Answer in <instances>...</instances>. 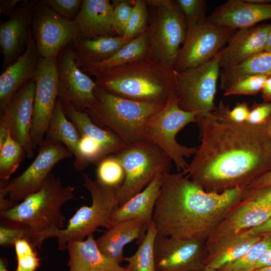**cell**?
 <instances>
[{
  "label": "cell",
  "mask_w": 271,
  "mask_h": 271,
  "mask_svg": "<svg viewBox=\"0 0 271 271\" xmlns=\"http://www.w3.org/2000/svg\"><path fill=\"white\" fill-rule=\"evenodd\" d=\"M198 123L201 143L188 174L206 191L244 188L271 170V140L263 125L219 121L211 113Z\"/></svg>",
  "instance_id": "cell-1"
},
{
  "label": "cell",
  "mask_w": 271,
  "mask_h": 271,
  "mask_svg": "<svg viewBox=\"0 0 271 271\" xmlns=\"http://www.w3.org/2000/svg\"><path fill=\"white\" fill-rule=\"evenodd\" d=\"M245 188L210 192L186 172L164 173L153 219L158 233L180 239L206 240L243 200Z\"/></svg>",
  "instance_id": "cell-2"
},
{
  "label": "cell",
  "mask_w": 271,
  "mask_h": 271,
  "mask_svg": "<svg viewBox=\"0 0 271 271\" xmlns=\"http://www.w3.org/2000/svg\"><path fill=\"white\" fill-rule=\"evenodd\" d=\"M94 76L98 87L125 99L165 105L179 99L177 72L150 58Z\"/></svg>",
  "instance_id": "cell-3"
},
{
  "label": "cell",
  "mask_w": 271,
  "mask_h": 271,
  "mask_svg": "<svg viewBox=\"0 0 271 271\" xmlns=\"http://www.w3.org/2000/svg\"><path fill=\"white\" fill-rule=\"evenodd\" d=\"M74 191L73 187L63 185L60 178L51 173L38 191L1 212V220L27 227L29 241L34 248L40 249L51 233L65 228L61 208L74 198Z\"/></svg>",
  "instance_id": "cell-4"
},
{
  "label": "cell",
  "mask_w": 271,
  "mask_h": 271,
  "mask_svg": "<svg viewBox=\"0 0 271 271\" xmlns=\"http://www.w3.org/2000/svg\"><path fill=\"white\" fill-rule=\"evenodd\" d=\"M97 104L85 110L92 121L99 126H106L117 135L126 146L144 140V126L148 119L166 105L125 99L101 89L94 90Z\"/></svg>",
  "instance_id": "cell-5"
},
{
  "label": "cell",
  "mask_w": 271,
  "mask_h": 271,
  "mask_svg": "<svg viewBox=\"0 0 271 271\" xmlns=\"http://www.w3.org/2000/svg\"><path fill=\"white\" fill-rule=\"evenodd\" d=\"M149 11V58L174 69L188 25L176 0H145Z\"/></svg>",
  "instance_id": "cell-6"
},
{
  "label": "cell",
  "mask_w": 271,
  "mask_h": 271,
  "mask_svg": "<svg viewBox=\"0 0 271 271\" xmlns=\"http://www.w3.org/2000/svg\"><path fill=\"white\" fill-rule=\"evenodd\" d=\"M112 155L125 173L122 184L114 188L118 206L142 191L157 174L169 172L172 162L159 147L146 140L126 146Z\"/></svg>",
  "instance_id": "cell-7"
},
{
  "label": "cell",
  "mask_w": 271,
  "mask_h": 271,
  "mask_svg": "<svg viewBox=\"0 0 271 271\" xmlns=\"http://www.w3.org/2000/svg\"><path fill=\"white\" fill-rule=\"evenodd\" d=\"M82 179L84 187L91 196V205L80 207L66 227L52 232L48 236L57 238L58 249L61 251L66 249L70 241L83 240L99 227L107 228L111 215L118 206L114 188L92 179L87 174H82Z\"/></svg>",
  "instance_id": "cell-8"
},
{
  "label": "cell",
  "mask_w": 271,
  "mask_h": 271,
  "mask_svg": "<svg viewBox=\"0 0 271 271\" xmlns=\"http://www.w3.org/2000/svg\"><path fill=\"white\" fill-rule=\"evenodd\" d=\"M178 101L168 103L151 116L144 126L142 137L159 147L174 162L178 172L188 173L189 165L185 158L195 155L197 148L179 144L176 137L187 124L198 123V120L194 112L180 108Z\"/></svg>",
  "instance_id": "cell-9"
},
{
  "label": "cell",
  "mask_w": 271,
  "mask_h": 271,
  "mask_svg": "<svg viewBox=\"0 0 271 271\" xmlns=\"http://www.w3.org/2000/svg\"><path fill=\"white\" fill-rule=\"evenodd\" d=\"M220 69L218 53L205 63L177 72L179 106L184 110L194 112L198 121L216 107L214 100Z\"/></svg>",
  "instance_id": "cell-10"
},
{
  "label": "cell",
  "mask_w": 271,
  "mask_h": 271,
  "mask_svg": "<svg viewBox=\"0 0 271 271\" xmlns=\"http://www.w3.org/2000/svg\"><path fill=\"white\" fill-rule=\"evenodd\" d=\"M73 156L63 145L44 140L30 166L19 176L8 181L1 180L0 195L19 203L43 185L53 167L60 161Z\"/></svg>",
  "instance_id": "cell-11"
},
{
  "label": "cell",
  "mask_w": 271,
  "mask_h": 271,
  "mask_svg": "<svg viewBox=\"0 0 271 271\" xmlns=\"http://www.w3.org/2000/svg\"><path fill=\"white\" fill-rule=\"evenodd\" d=\"M235 32V30L216 26L208 20L188 25L175 71L182 72L210 61L224 47Z\"/></svg>",
  "instance_id": "cell-12"
},
{
  "label": "cell",
  "mask_w": 271,
  "mask_h": 271,
  "mask_svg": "<svg viewBox=\"0 0 271 271\" xmlns=\"http://www.w3.org/2000/svg\"><path fill=\"white\" fill-rule=\"evenodd\" d=\"M31 30L38 51L45 58L57 57L79 38L73 20L62 17L42 1H34Z\"/></svg>",
  "instance_id": "cell-13"
},
{
  "label": "cell",
  "mask_w": 271,
  "mask_h": 271,
  "mask_svg": "<svg viewBox=\"0 0 271 271\" xmlns=\"http://www.w3.org/2000/svg\"><path fill=\"white\" fill-rule=\"evenodd\" d=\"M34 80L36 88L31 137L35 148L44 140L58 98L57 57H40Z\"/></svg>",
  "instance_id": "cell-14"
},
{
  "label": "cell",
  "mask_w": 271,
  "mask_h": 271,
  "mask_svg": "<svg viewBox=\"0 0 271 271\" xmlns=\"http://www.w3.org/2000/svg\"><path fill=\"white\" fill-rule=\"evenodd\" d=\"M154 253L156 271H201L205 267L206 240L180 239L157 233Z\"/></svg>",
  "instance_id": "cell-15"
},
{
  "label": "cell",
  "mask_w": 271,
  "mask_h": 271,
  "mask_svg": "<svg viewBox=\"0 0 271 271\" xmlns=\"http://www.w3.org/2000/svg\"><path fill=\"white\" fill-rule=\"evenodd\" d=\"M57 71L58 98L61 102H69L80 111L95 107L96 83L76 65L71 44L58 54Z\"/></svg>",
  "instance_id": "cell-16"
},
{
  "label": "cell",
  "mask_w": 271,
  "mask_h": 271,
  "mask_svg": "<svg viewBox=\"0 0 271 271\" xmlns=\"http://www.w3.org/2000/svg\"><path fill=\"white\" fill-rule=\"evenodd\" d=\"M35 88L34 79L26 82L7 106L0 118L7 123L11 137L23 147L29 158L34 156L35 149L31 137Z\"/></svg>",
  "instance_id": "cell-17"
},
{
  "label": "cell",
  "mask_w": 271,
  "mask_h": 271,
  "mask_svg": "<svg viewBox=\"0 0 271 271\" xmlns=\"http://www.w3.org/2000/svg\"><path fill=\"white\" fill-rule=\"evenodd\" d=\"M34 16V1L24 0L9 19L0 25L3 71L25 51Z\"/></svg>",
  "instance_id": "cell-18"
},
{
  "label": "cell",
  "mask_w": 271,
  "mask_h": 271,
  "mask_svg": "<svg viewBox=\"0 0 271 271\" xmlns=\"http://www.w3.org/2000/svg\"><path fill=\"white\" fill-rule=\"evenodd\" d=\"M40 57L31 28L25 51L0 76L1 114L20 88L34 79Z\"/></svg>",
  "instance_id": "cell-19"
},
{
  "label": "cell",
  "mask_w": 271,
  "mask_h": 271,
  "mask_svg": "<svg viewBox=\"0 0 271 271\" xmlns=\"http://www.w3.org/2000/svg\"><path fill=\"white\" fill-rule=\"evenodd\" d=\"M270 19L271 4H256L247 0H229L216 7L207 18L216 26L235 30L251 28Z\"/></svg>",
  "instance_id": "cell-20"
},
{
  "label": "cell",
  "mask_w": 271,
  "mask_h": 271,
  "mask_svg": "<svg viewBox=\"0 0 271 271\" xmlns=\"http://www.w3.org/2000/svg\"><path fill=\"white\" fill-rule=\"evenodd\" d=\"M270 31L271 24L263 23L235 32L227 45L219 52L221 70L238 64L264 51Z\"/></svg>",
  "instance_id": "cell-21"
},
{
  "label": "cell",
  "mask_w": 271,
  "mask_h": 271,
  "mask_svg": "<svg viewBox=\"0 0 271 271\" xmlns=\"http://www.w3.org/2000/svg\"><path fill=\"white\" fill-rule=\"evenodd\" d=\"M150 226L145 222L131 220L111 225L96 239L100 251L112 261L120 264L124 246L136 239L139 245L144 239Z\"/></svg>",
  "instance_id": "cell-22"
},
{
  "label": "cell",
  "mask_w": 271,
  "mask_h": 271,
  "mask_svg": "<svg viewBox=\"0 0 271 271\" xmlns=\"http://www.w3.org/2000/svg\"><path fill=\"white\" fill-rule=\"evenodd\" d=\"M113 5L109 0H83L73 21L79 37L117 36L112 25Z\"/></svg>",
  "instance_id": "cell-23"
},
{
  "label": "cell",
  "mask_w": 271,
  "mask_h": 271,
  "mask_svg": "<svg viewBox=\"0 0 271 271\" xmlns=\"http://www.w3.org/2000/svg\"><path fill=\"white\" fill-rule=\"evenodd\" d=\"M270 216L271 208L244 199L211 232L206 239V243L250 229L262 223Z\"/></svg>",
  "instance_id": "cell-24"
},
{
  "label": "cell",
  "mask_w": 271,
  "mask_h": 271,
  "mask_svg": "<svg viewBox=\"0 0 271 271\" xmlns=\"http://www.w3.org/2000/svg\"><path fill=\"white\" fill-rule=\"evenodd\" d=\"M163 174H157L142 191L123 205L117 206L110 217L109 227L119 222L131 220H142L150 226L160 193Z\"/></svg>",
  "instance_id": "cell-25"
},
{
  "label": "cell",
  "mask_w": 271,
  "mask_h": 271,
  "mask_svg": "<svg viewBox=\"0 0 271 271\" xmlns=\"http://www.w3.org/2000/svg\"><path fill=\"white\" fill-rule=\"evenodd\" d=\"M69 255V271H128L116 263L99 250L93 233L83 240L69 241L66 246Z\"/></svg>",
  "instance_id": "cell-26"
},
{
  "label": "cell",
  "mask_w": 271,
  "mask_h": 271,
  "mask_svg": "<svg viewBox=\"0 0 271 271\" xmlns=\"http://www.w3.org/2000/svg\"><path fill=\"white\" fill-rule=\"evenodd\" d=\"M261 237L248 229L206 243L205 266L220 268L241 257Z\"/></svg>",
  "instance_id": "cell-27"
},
{
  "label": "cell",
  "mask_w": 271,
  "mask_h": 271,
  "mask_svg": "<svg viewBox=\"0 0 271 271\" xmlns=\"http://www.w3.org/2000/svg\"><path fill=\"white\" fill-rule=\"evenodd\" d=\"M45 135V140L61 144L72 153L75 158L73 165L75 169L82 171L88 166L89 163L79 149L78 131L66 115L59 98L56 101Z\"/></svg>",
  "instance_id": "cell-28"
},
{
  "label": "cell",
  "mask_w": 271,
  "mask_h": 271,
  "mask_svg": "<svg viewBox=\"0 0 271 271\" xmlns=\"http://www.w3.org/2000/svg\"><path fill=\"white\" fill-rule=\"evenodd\" d=\"M130 40L123 37L78 38L71 44L76 65L82 66L108 59Z\"/></svg>",
  "instance_id": "cell-29"
},
{
  "label": "cell",
  "mask_w": 271,
  "mask_h": 271,
  "mask_svg": "<svg viewBox=\"0 0 271 271\" xmlns=\"http://www.w3.org/2000/svg\"><path fill=\"white\" fill-rule=\"evenodd\" d=\"M66 115L73 123L80 135H84L99 143L108 155L121 151L126 145L114 133L95 124L84 111L77 109L69 102H61Z\"/></svg>",
  "instance_id": "cell-30"
},
{
  "label": "cell",
  "mask_w": 271,
  "mask_h": 271,
  "mask_svg": "<svg viewBox=\"0 0 271 271\" xmlns=\"http://www.w3.org/2000/svg\"><path fill=\"white\" fill-rule=\"evenodd\" d=\"M149 57V40L147 30L123 46L113 56L104 61L87 64L80 69L94 76L97 74L140 61Z\"/></svg>",
  "instance_id": "cell-31"
},
{
  "label": "cell",
  "mask_w": 271,
  "mask_h": 271,
  "mask_svg": "<svg viewBox=\"0 0 271 271\" xmlns=\"http://www.w3.org/2000/svg\"><path fill=\"white\" fill-rule=\"evenodd\" d=\"M250 75L271 76L270 52L262 51L238 64L221 69L220 87L225 91L237 79Z\"/></svg>",
  "instance_id": "cell-32"
},
{
  "label": "cell",
  "mask_w": 271,
  "mask_h": 271,
  "mask_svg": "<svg viewBox=\"0 0 271 271\" xmlns=\"http://www.w3.org/2000/svg\"><path fill=\"white\" fill-rule=\"evenodd\" d=\"M157 233L152 222L137 251L133 255L124 258V260L128 262L126 267L128 271H156L154 246Z\"/></svg>",
  "instance_id": "cell-33"
},
{
  "label": "cell",
  "mask_w": 271,
  "mask_h": 271,
  "mask_svg": "<svg viewBox=\"0 0 271 271\" xmlns=\"http://www.w3.org/2000/svg\"><path fill=\"white\" fill-rule=\"evenodd\" d=\"M26 156L23 147L9 134L0 147V179L8 181Z\"/></svg>",
  "instance_id": "cell-34"
},
{
  "label": "cell",
  "mask_w": 271,
  "mask_h": 271,
  "mask_svg": "<svg viewBox=\"0 0 271 271\" xmlns=\"http://www.w3.org/2000/svg\"><path fill=\"white\" fill-rule=\"evenodd\" d=\"M271 247V234L262 235L243 255L218 269V271H252L260 255Z\"/></svg>",
  "instance_id": "cell-35"
},
{
  "label": "cell",
  "mask_w": 271,
  "mask_h": 271,
  "mask_svg": "<svg viewBox=\"0 0 271 271\" xmlns=\"http://www.w3.org/2000/svg\"><path fill=\"white\" fill-rule=\"evenodd\" d=\"M97 178L104 185L116 188L124 181L125 173L120 163L112 155L102 159L97 165Z\"/></svg>",
  "instance_id": "cell-36"
},
{
  "label": "cell",
  "mask_w": 271,
  "mask_h": 271,
  "mask_svg": "<svg viewBox=\"0 0 271 271\" xmlns=\"http://www.w3.org/2000/svg\"><path fill=\"white\" fill-rule=\"evenodd\" d=\"M149 26V11L145 0H134L132 11L123 38L132 40L146 31Z\"/></svg>",
  "instance_id": "cell-37"
},
{
  "label": "cell",
  "mask_w": 271,
  "mask_h": 271,
  "mask_svg": "<svg viewBox=\"0 0 271 271\" xmlns=\"http://www.w3.org/2000/svg\"><path fill=\"white\" fill-rule=\"evenodd\" d=\"M17 260L15 271H36L40 264L38 253L26 239L17 241L14 245Z\"/></svg>",
  "instance_id": "cell-38"
},
{
  "label": "cell",
  "mask_w": 271,
  "mask_h": 271,
  "mask_svg": "<svg viewBox=\"0 0 271 271\" xmlns=\"http://www.w3.org/2000/svg\"><path fill=\"white\" fill-rule=\"evenodd\" d=\"M268 76L250 75L236 80L224 91V96L234 95H255L261 92L264 83Z\"/></svg>",
  "instance_id": "cell-39"
},
{
  "label": "cell",
  "mask_w": 271,
  "mask_h": 271,
  "mask_svg": "<svg viewBox=\"0 0 271 271\" xmlns=\"http://www.w3.org/2000/svg\"><path fill=\"white\" fill-rule=\"evenodd\" d=\"M134 0H113L112 25L117 36L123 37L133 7Z\"/></svg>",
  "instance_id": "cell-40"
},
{
  "label": "cell",
  "mask_w": 271,
  "mask_h": 271,
  "mask_svg": "<svg viewBox=\"0 0 271 271\" xmlns=\"http://www.w3.org/2000/svg\"><path fill=\"white\" fill-rule=\"evenodd\" d=\"M249 113V107L246 102L237 103L232 109L220 101L218 106L210 113L217 120L235 123L246 121Z\"/></svg>",
  "instance_id": "cell-41"
},
{
  "label": "cell",
  "mask_w": 271,
  "mask_h": 271,
  "mask_svg": "<svg viewBox=\"0 0 271 271\" xmlns=\"http://www.w3.org/2000/svg\"><path fill=\"white\" fill-rule=\"evenodd\" d=\"M187 23L191 25L202 23L207 20L206 17L207 1L176 0Z\"/></svg>",
  "instance_id": "cell-42"
},
{
  "label": "cell",
  "mask_w": 271,
  "mask_h": 271,
  "mask_svg": "<svg viewBox=\"0 0 271 271\" xmlns=\"http://www.w3.org/2000/svg\"><path fill=\"white\" fill-rule=\"evenodd\" d=\"M30 233L28 229L20 224L1 220L0 245L11 247L18 240L26 239L29 241Z\"/></svg>",
  "instance_id": "cell-43"
},
{
  "label": "cell",
  "mask_w": 271,
  "mask_h": 271,
  "mask_svg": "<svg viewBox=\"0 0 271 271\" xmlns=\"http://www.w3.org/2000/svg\"><path fill=\"white\" fill-rule=\"evenodd\" d=\"M79 147L81 154L89 163L97 165L108 156L102 145L86 136L80 135Z\"/></svg>",
  "instance_id": "cell-44"
},
{
  "label": "cell",
  "mask_w": 271,
  "mask_h": 271,
  "mask_svg": "<svg viewBox=\"0 0 271 271\" xmlns=\"http://www.w3.org/2000/svg\"><path fill=\"white\" fill-rule=\"evenodd\" d=\"M62 17L73 20L79 13L83 0H41Z\"/></svg>",
  "instance_id": "cell-45"
},
{
  "label": "cell",
  "mask_w": 271,
  "mask_h": 271,
  "mask_svg": "<svg viewBox=\"0 0 271 271\" xmlns=\"http://www.w3.org/2000/svg\"><path fill=\"white\" fill-rule=\"evenodd\" d=\"M271 115V101L254 103L249 107V113L245 121L254 125H264Z\"/></svg>",
  "instance_id": "cell-46"
},
{
  "label": "cell",
  "mask_w": 271,
  "mask_h": 271,
  "mask_svg": "<svg viewBox=\"0 0 271 271\" xmlns=\"http://www.w3.org/2000/svg\"><path fill=\"white\" fill-rule=\"evenodd\" d=\"M253 201L266 208H271V185L244 191L243 199Z\"/></svg>",
  "instance_id": "cell-47"
},
{
  "label": "cell",
  "mask_w": 271,
  "mask_h": 271,
  "mask_svg": "<svg viewBox=\"0 0 271 271\" xmlns=\"http://www.w3.org/2000/svg\"><path fill=\"white\" fill-rule=\"evenodd\" d=\"M23 0H1L0 13L10 17L14 13L16 8Z\"/></svg>",
  "instance_id": "cell-48"
},
{
  "label": "cell",
  "mask_w": 271,
  "mask_h": 271,
  "mask_svg": "<svg viewBox=\"0 0 271 271\" xmlns=\"http://www.w3.org/2000/svg\"><path fill=\"white\" fill-rule=\"evenodd\" d=\"M271 185V170L258 177L245 188L254 189Z\"/></svg>",
  "instance_id": "cell-49"
},
{
  "label": "cell",
  "mask_w": 271,
  "mask_h": 271,
  "mask_svg": "<svg viewBox=\"0 0 271 271\" xmlns=\"http://www.w3.org/2000/svg\"><path fill=\"white\" fill-rule=\"evenodd\" d=\"M249 230L253 234L259 235L271 234V216L262 223Z\"/></svg>",
  "instance_id": "cell-50"
},
{
  "label": "cell",
  "mask_w": 271,
  "mask_h": 271,
  "mask_svg": "<svg viewBox=\"0 0 271 271\" xmlns=\"http://www.w3.org/2000/svg\"><path fill=\"white\" fill-rule=\"evenodd\" d=\"M270 265H271V247L260 255L254 266L253 270Z\"/></svg>",
  "instance_id": "cell-51"
},
{
  "label": "cell",
  "mask_w": 271,
  "mask_h": 271,
  "mask_svg": "<svg viewBox=\"0 0 271 271\" xmlns=\"http://www.w3.org/2000/svg\"><path fill=\"white\" fill-rule=\"evenodd\" d=\"M261 92L263 102L271 101V76L266 79Z\"/></svg>",
  "instance_id": "cell-52"
},
{
  "label": "cell",
  "mask_w": 271,
  "mask_h": 271,
  "mask_svg": "<svg viewBox=\"0 0 271 271\" xmlns=\"http://www.w3.org/2000/svg\"><path fill=\"white\" fill-rule=\"evenodd\" d=\"M8 260L6 257L0 258V271H9Z\"/></svg>",
  "instance_id": "cell-53"
},
{
  "label": "cell",
  "mask_w": 271,
  "mask_h": 271,
  "mask_svg": "<svg viewBox=\"0 0 271 271\" xmlns=\"http://www.w3.org/2000/svg\"><path fill=\"white\" fill-rule=\"evenodd\" d=\"M263 126L270 140H271V115Z\"/></svg>",
  "instance_id": "cell-54"
},
{
  "label": "cell",
  "mask_w": 271,
  "mask_h": 271,
  "mask_svg": "<svg viewBox=\"0 0 271 271\" xmlns=\"http://www.w3.org/2000/svg\"><path fill=\"white\" fill-rule=\"evenodd\" d=\"M265 51L269 52L271 53V31L269 33L266 45L265 46Z\"/></svg>",
  "instance_id": "cell-55"
},
{
  "label": "cell",
  "mask_w": 271,
  "mask_h": 271,
  "mask_svg": "<svg viewBox=\"0 0 271 271\" xmlns=\"http://www.w3.org/2000/svg\"><path fill=\"white\" fill-rule=\"evenodd\" d=\"M252 271H271V265L256 269Z\"/></svg>",
  "instance_id": "cell-56"
},
{
  "label": "cell",
  "mask_w": 271,
  "mask_h": 271,
  "mask_svg": "<svg viewBox=\"0 0 271 271\" xmlns=\"http://www.w3.org/2000/svg\"><path fill=\"white\" fill-rule=\"evenodd\" d=\"M201 271H218V270L217 269H214V268L205 267L202 270H201Z\"/></svg>",
  "instance_id": "cell-57"
}]
</instances>
